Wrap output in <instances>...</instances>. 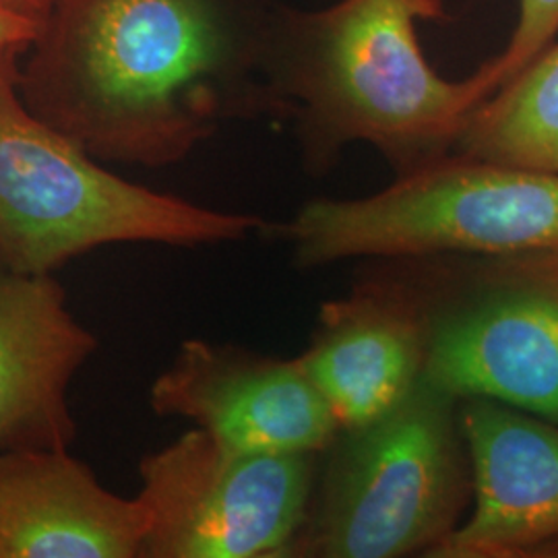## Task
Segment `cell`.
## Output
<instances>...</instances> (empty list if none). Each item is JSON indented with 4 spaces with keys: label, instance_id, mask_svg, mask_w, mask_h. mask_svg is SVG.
<instances>
[{
    "label": "cell",
    "instance_id": "1",
    "mask_svg": "<svg viewBox=\"0 0 558 558\" xmlns=\"http://www.w3.org/2000/svg\"><path fill=\"white\" fill-rule=\"evenodd\" d=\"M278 2L59 0L21 57V98L101 163L174 166L223 124L271 117Z\"/></svg>",
    "mask_w": 558,
    "mask_h": 558
},
{
    "label": "cell",
    "instance_id": "2",
    "mask_svg": "<svg viewBox=\"0 0 558 558\" xmlns=\"http://www.w3.org/2000/svg\"><path fill=\"white\" fill-rule=\"evenodd\" d=\"M447 17L442 0H279L263 50L274 119H288L308 174H327L354 145L375 147L396 177L453 154L472 112L493 94L478 71L445 80L418 23Z\"/></svg>",
    "mask_w": 558,
    "mask_h": 558
},
{
    "label": "cell",
    "instance_id": "3",
    "mask_svg": "<svg viewBox=\"0 0 558 558\" xmlns=\"http://www.w3.org/2000/svg\"><path fill=\"white\" fill-rule=\"evenodd\" d=\"M25 50L0 48V265L52 274L108 244L207 246L267 230L110 172L21 98Z\"/></svg>",
    "mask_w": 558,
    "mask_h": 558
},
{
    "label": "cell",
    "instance_id": "4",
    "mask_svg": "<svg viewBox=\"0 0 558 558\" xmlns=\"http://www.w3.org/2000/svg\"><path fill=\"white\" fill-rule=\"evenodd\" d=\"M459 403L422 379L379 418L339 430L292 558L430 557L472 502Z\"/></svg>",
    "mask_w": 558,
    "mask_h": 558
},
{
    "label": "cell",
    "instance_id": "5",
    "mask_svg": "<svg viewBox=\"0 0 558 558\" xmlns=\"http://www.w3.org/2000/svg\"><path fill=\"white\" fill-rule=\"evenodd\" d=\"M300 269L558 248V177L449 154L375 195L313 199L276 228Z\"/></svg>",
    "mask_w": 558,
    "mask_h": 558
},
{
    "label": "cell",
    "instance_id": "6",
    "mask_svg": "<svg viewBox=\"0 0 558 558\" xmlns=\"http://www.w3.org/2000/svg\"><path fill=\"white\" fill-rule=\"evenodd\" d=\"M383 263L418 311L422 379L558 422V248Z\"/></svg>",
    "mask_w": 558,
    "mask_h": 558
},
{
    "label": "cell",
    "instance_id": "7",
    "mask_svg": "<svg viewBox=\"0 0 558 558\" xmlns=\"http://www.w3.org/2000/svg\"><path fill=\"white\" fill-rule=\"evenodd\" d=\"M320 456L242 451L201 428L141 459V558H292Z\"/></svg>",
    "mask_w": 558,
    "mask_h": 558
},
{
    "label": "cell",
    "instance_id": "8",
    "mask_svg": "<svg viewBox=\"0 0 558 558\" xmlns=\"http://www.w3.org/2000/svg\"><path fill=\"white\" fill-rule=\"evenodd\" d=\"M149 403L163 418L195 428L242 451L320 456L338 437V420L299 356L186 339L154 380Z\"/></svg>",
    "mask_w": 558,
    "mask_h": 558
},
{
    "label": "cell",
    "instance_id": "9",
    "mask_svg": "<svg viewBox=\"0 0 558 558\" xmlns=\"http://www.w3.org/2000/svg\"><path fill=\"white\" fill-rule=\"evenodd\" d=\"M461 430L472 463V502L428 558H534L558 542V422L465 399Z\"/></svg>",
    "mask_w": 558,
    "mask_h": 558
},
{
    "label": "cell",
    "instance_id": "10",
    "mask_svg": "<svg viewBox=\"0 0 558 558\" xmlns=\"http://www.w3.org/2000/svg\"><path fill=\"white\" fill-rule=\"evenodd\" d=\"M96 345L52 274L0 265V451L71 447L69 387Z\"/></svg>",
    "mask_w": 558,
    "mask_h": 558
},
{
    "label": "cell",
    "instance_id": "11",
    "mask_svg": "<svg viewBox=\"0 0 558 558\" xmlns=\"http://www.w3.org/2000/svg\"><path fill=\"white\" fill-rule=\"evenodd\" d=\"M300 364L338 420L356 428L398 405L424 373L418 311L387 269L320 304Z\"/></svg>",
    "mask_w": 558,
    "mask_h": 558
},
{
    "label": "cell",
    "instance_id": "12",
    "mask_svg": "<svg viewBox=\"0 0 558 558\" xmlns=\"http://www.w3.org/2000/svg\"><path fill=\"white\" fill-rule=\"evenodd\" d=\"M137 497L110 493L69 449L0 451V558H141Z\"/></svg>",
    "mask_w": 558,
    "mask_h": 558
},
{
    "label": "cell",
    "instance_id": "13",
    "mask_svg": "<svg viewBox=\"0 0 558 558\" xmlns=\"http://www.w3.org/2000/svg\"><path fill=\"white\" fill-rule=\"evenodd\" d=\"M453 154L558 177V41L480 104Z\"/></svg>",
    "mask_w": 558,
    "mask_h": 558
},
{
    "label": "cell",
    "instance_id": "14",
    "mask_svg": "<svg viewBox=\"0 0 558 558\" xmlns=\"http://www.w3.org/2000/svg\"><path fill=\"white\" fill-rule=\"evenodd\" d=\"M558 36V0H519L518 23L509 44L478 69L493 94L515 77Z\"/></svg>",
    "mask_w": 558,
    "mask_h": 558
},
{
    "label": "cell",
    "instance_id": "15",
    "mask_svg": "<svg viewBox=\"0 0 558 558\" xmlns=\"http://www.w3.org/2000/svg\"><path fill=\"white\" fill-rule=\"evenodd\" d=\"M40 23L21 17L11 9L0 4V48H17L27 50V46L36 38Z\"/></svg>",
    "mask_w": 558,
    "mask_h": 558
},
{
    "label": "cell",
    "instance_id": "16",
    "mask_svg": "<svg viewBox=\"0 0 558 558\" xmlns=\"http://www.w3.org/2000/svg\"><path fill=\"white\" fill-rule=\"evenodd\" d=\"M59 0H0L2 7L11 9L13 13H17L21 17L36 21L40 23L57 4Z\"/></svg>",
    "mask_w": 558,
    "mask_h": 558
}]
</instances>
